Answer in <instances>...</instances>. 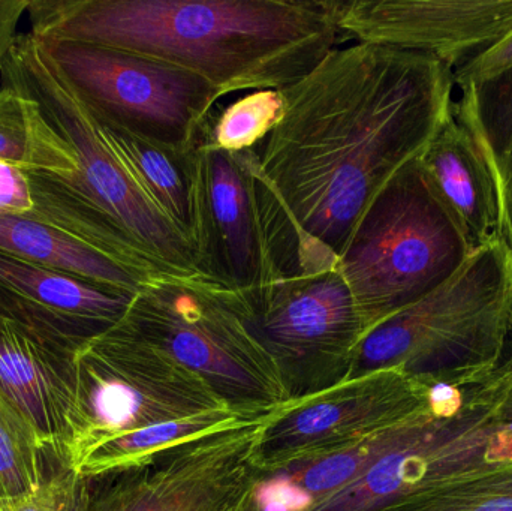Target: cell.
<instances>
[{
	"label": "cell",
	"mask_w": 512,
	"mask_h": 511,
	"mask_svg": "<svg viewBox=\"0 0 512 511\" xmlns=\"http://www.w3.org/2000/svg\"><path fill=\"white\" fill-rule=\"evenodd\" d=\"M96 119L105 140L144 194L173 222L174 227L194 248L192 150L188 155H180L162 149L99 116Z\"/></svg>",
	"instance_id": "ffe728a7"
},
{
	"label": "cell",
	"mask_w": 512,
	"mask_h": 511,
	"mask_svg": "<svg viewBox=\"0 0 512 511\" xmlns=\"http://www.w3.org/2000/svg\"><path fill=\"white\" fill-rule=\"evenodd\" d=\"M340 35L417 51L456 71L512 32V0H334Z\"/></svg>",
	"instance_id": "5bb4252c"
},
{
	"label": "cell",
	"mask_w": 512,
	"mask_h": 511,
	"mask_svg": "<svg viewBox=\"0 0 512 511\" xmlns=\"http://www.w3.org/2000/svg\"><path fill=\"white\" fill-rule=\"evenodd\" d=\"M194 249L204 278L234 293L301 272L297 230L259 170L255 149L191 152Z\"/></svg>",
	"instance_id": "9c48e42d"
},
{
	"label": "cell",
	"mask_w": 512,
	"mask_h": 511,
	"mask_svg": "<svg viewBox=\"0 0 512 511\" xmlns=\"http://www.w3.org/2000/svg\"><path fill=\"white\" fill-rule=\"evenodd\" d=\"M32 191L26 173L0 164V215H29Z\"/></svg>",
	"instance_id": "f1b7e54d"
},
{
	"label": "cell",
	"mask_w": 512,
	"mask_h": 511,
	"mask_svg": "<svg viewBox=\"0 0 512 511\" xmlns=\"http://www.w3.org/2000/svg\"><path fill=\"white\" fill-rule=\"evenodd\" d=\"M0 252L135 296L143 282L71 234L27 215H0Z\"/></svg>",
	"instance_id": "d6986e66"
},
{
	"label": "cell",
	"mask_w": 512,
	"mask_h": 511,
	"mask_svg": "<svg viewBox=\"0 0 512 511\" xmlns=\"http://www.w3.org/2000/svg\"><path fill=\"white\" fill-rule=\"evenodd\" d=\"M123 321L206 381L233 410L271 417L291 402L276 363L233 293L207 278L146 282Z\"/></svg>",
	"instance_id": "52a82bcc"
},
{
	"label": "cell",
	"mask_w": 512,
	"mask_h": 511,
	"mask_svg": "<svg viewBox=\"0 0 512 511\" xmlns=\"http://www.w3.org/2000/svg\"><path fill=\"white\" fill-rule=\"evenodd\" d=\"M283 111L280 90H256L231 102L212 120L206 141L230 152L252 150L267 137Z\"/></svg>",
	"instance_id": "484cf974"
},
{
	"label": "cell",
	"mask_w": 512,
	"mask_h": 511,
	"mask_svg": "<svg viewBox=\"0 0 512 511\" xmlns=\"http://www.w3.org/2000/svg\"><path fill=\"white\" fill-rule=\"evenodd\" d=\"M0 164L59 179L78 171L71 147L45 119L41 105L8 86H0Z\"/></svg>",
	"instance_id": "44dd1931"
},
{
	"label": "cell",
	"mask_w": 512,
	"mask_h": 511,
	"mask_svg": "<svg viewBox=\"0 0 512 511\" xmlns=\"http://www.w3.org/2000/svg\"><path fill=\"white\" fill-rule=\"evenodd\" d=\"M41 41L149 57L230 93L282 90L340 36L334 0H29Z\"/></svg>",
	"instance_id": "7a4b0ae2"
},
{
	"label": "cell",
	"mask_w": 512,
	"mask_h": 511,
	"mask_svg": "<svg viewBox=\"0 0 512 511\" xmlns=\"http://www.w3.org/2000/svg\"><path fill=\"white\" fill-rule=\"evenodd\" d=\"M511 317L512 249L496 236L444 284L367 333L351 378L381 369L429 383L490 374Z\"/></svg>",
	"instance_id": "277c9868"
},
{
	"label": "cell",
	"mask_w": 512,
	"mask_h": 511,
	"mask_svg": "<svg viewBox=\"0 0 512 511\" xmlns=\"http://www.w3.org/2000/svg\"><path fill=\"white\" fill-rule=\"evenodd\" d=\"M512 461V392L499 371L433 384L432 401L363 476L304 511H372Z\"/></svg>",
	"instance_id": "8992f818"
},
{
	"label": "cell",
	"mask_w": 512,
	"mask_h": 511,
	"mask_svg": "<svg viewBox=\"0 0 512 511\" xmlns=\"http://www.w3.org/2000/svg\"><path fill=\"white\" fill-rule=\"evenodd\" d=\"M132 297L0 252V317L71 353L116 326Z\"/></svg>",
	"instance_id": "9a60e30c"
},
{
	"label": "cell",
	"mask_w": 512,
	"mask_h": 511,
	"mask_svg": "<svg viewBox=\"0 0 512 511\" xmlns=\"http://www.w3.org/2000/svg\"><path fill=\"white\" fill-rule=\"evenodd\" d=\"M224 408L230 407L206 381L122 318L75 351L60 465L74 470L114 438Z\"/></svg>",
	"instance_id": "ba28073f"
},
{
	"label": "cell",
	"mask_w": 512,
	"mask_h": 511,
	"mask_svg": "<svg viewBox=\"0 0 512 511\" xmlns=\"http://www.w3.org/2000/svg\"><path fill=\"white\" fill-rule=\"evenodd\" d=\"M421 171L475 248L499 236V209L492 176L477 144L451 110L426 152Z\"/></svg>",
	"instance_id": "e0dca14e"
},
{
	"label": "cell",
	"mask_w": 512,
	"mask_h": 511,
	"mask_svg": "<svg viewBox=\"0 0 512 511\" xmlns=\"http://www.w3.org/2000/svg\"><path fill=\"white\" fill-rule=\"evenodd\" d=\"M256 480L254 441L224 429L87 479L83 511H230Z\"/></svg>",
	"instance_id": "7c38bea8"
},
{
	"label": "cell",
	"mask_w": 512,
	"mask_h": 511,
	"mask_svg": "<svg viewBox=\"0 0 512 511\" xmlns=\"http://www.w3.org/2000/svg\"><path fill=\"white\" fill-rule=\"evenodd\" d=\"M411 417L364 438L348 449L331 453L324 458L313 459V461L289 465L268 476L285 480L288 485L307 498L310 507L315 506L351 485L373 464H376L397 443Z\"/></svg>",
	"instance_id": "603a6c76"
},
{
	"label": "cell",
	"mask_w": 512,
	"mask_h": 511,
	"mask_svg": "<svg viewBox=\"0 0 512 511\" xmlns=\"http://www.w3.org/2000/svg\"><path fill=\"white\" fill-rule=\"evenodd\" d=\"M41 44L101 119L180 155L206 140L222 95L204 78L113 48Z\"/></svg>",
	"instance_id": "30bf717a"
},
{
	"label": "cell",
	"mask_w": 512,
	"mask_h": 511,
	"mask_svg": "<svg viewBox=\"0 0 512 511\" xmlns=\"http://www.w3.org/2000/svg\"><path fill=\"white\" fill-rule=\"evenodd\" d=\"M231 293L276 363L291 402L351 380L363 330L339 267Z\"/></svg>",
	"instance_id": "8fae6325"
},
{
	"label": "cell",
	"mask_w": 512,
	"mask_h": 511,
	"mask_svg": "<svg viewBox=\"0 0 512 511\" xmlns=\"http://www.w3.org/2000/svg\"><path fill=\"white\" fill-rule=\"evenodd\" d=\"M495 369L501 372V374L507 375L512 392V317L507 335H505L504 347H502L501 356H499L498 365H496Z\"/></svg>",
	"instance_id": "4dcf8cb0"
},
{
	"label": "cell",
	"mask_w": 512,
	"mask_h": 511,
	"mask_svg": "<svg viewBox=\"0 0 512 511\" xmlns=\"http://www.w3.org/2000/svg\"><path fill=\"white\" fill-rule=\"evenodd\" d=\"M87 479L59 465L29 494L0 500V511H83Z\"/></svg>",
	"instance_id": "4316f807"
},
{
	"label": "cell",
	"mask_w": 512,
	"mask_h": 511,
	"mask_svg": "<svg viewBox=\"0 0 512 511\" xmlns=\"http://www.w3.org/2000/svg\"><path fill=\"white\" fill-rule=\"evenodd\" d=\"M0 86L35 99L77 159L71 179L26 174L33 200L27 216L71 234L143 284L204 278L191 243L144 194L89 105L32 33H18L3 62Z\"/></svg>",
	"instance_id": "3957f363"
},
{
	"label": "cell",
	"mask_w": 512,
	"mask_h": 511,
	"mask_svg": "<svg viewBox=\"0 0 512 511\" xmlns=\"http://www.w3.org/2000/svg\"><path fill=\"white\" fill-rule=\"evenodd\" d=\"M418 161L375 198L339 258L363 338L450 279L475 251Z\"/></svg>",
	"instance_id": "5b68a950"
},
{
	"label": "cell",
	"mask_w": 512,
	"mask_h": 511,
	"mask_svg": "<svg viewBox=\"0 0 512 511\" xmlns=\"http://www.w3.org/2000/svg\"><path fill=\"white\" fill-rule=\"evenodd\" d=\"M255 486L230 511H262L258 497H256Z\"/></svg>",
	"instance_id": "1f68e13d"
},
{
	"label": "cell",
	"mask_w": 512,
	"mask_h": 511,
	"mask_svg": "<svg viewBox=\"0 0 512 511\" xmlns=\"http://www.w3.org/2000/svg\"><path fill=\"white\" fill-rule=\"evenodd\" d=\"M29 0H0V72L18 36V24L27 14Z\"/></svg>",
	"instance_id": "f546056e"
},
{
	"label": "cell",
	"mask_w": 512,
	"mask_h": 511,
	"mask_svg": "<svg viewBox=\"0 0 512 511\" xmlns=\"http://www.w3.org/2000/svg\"><path fill=\"white\" fill-rule=\"evenodd\" d=\"M74 354L0 317V395L59 461L74 384Z\"/></svg>",
	"instance_id": "2e32d148"
},
{
	"label": "cell",
	"mask_w": 512,
	"mask_h": 511,
	"mask_svg": "<svg viewBox=\"0 0 512 511\" xmlns=\"http://www.w3.org/2000/svg\"><path fill=\"white\" fill-rule=\"evenodd\" d=\"M454 90L435 57L366 42L334 47L280 90L282 114L255 153L297 230L304 272L339 267L370 204L447 122Z\"/></svg>",
	"instance_id": "6da1fadb"
},
{
	"label": "cell",
	"mask_w": 512,
	"mask_h": 511,
	"mask_svg": "<svg viewBox=\"0 0 512 511\" xmlns=\"http://www.w3.org/2000/svg\"><path fill=\"white\" fill-rule=\"evenodd\" d=\"M456 89L453 114L477 144L492 176L499 236L512 249V68Z\"/></svg>",
	"instance_id": "ac0fdd59"
},
{
	"label": "cell",
	"mask_w": 512,
	"mask_h": 511,
	"mask_svg": "<svg viewBox=\"0 0 512 511\" xmlns=\"http://www.w3.org/2000/svg\"><path fill=\"white\" fill-rule=\"evenodd\" d=\"M372 511H512V461L439 483Z\"/></svg>",
	"instance_id": "cb8c5ba5"
},
{
	"label": "cell",
	"mask_w": 512,
	"mask_h": 511,
	"mask_svg": "<svg viewBox=\"0 0 512 511\" xmlns=\"http://www.w3.org/2000/svg\"><path fill=\"white\" fill-rule=\"evenodd\" d=\"M264 419H270V417L248 416V414L240 413L233 408H224V410L212 411V413L159 423V425L140 429V431L107 441L98 449L93 450L72 471L81 479H95V477L134 467L168 447L177 446V444L186 443V441L213 434L222 429L248 425V423Z\"/></svg>",
	"instance_id": "7402d4cb"
},
{
	"label": "cell",
	"mask_w": 512,
	"mask_h": 511,
	"mask_svg": "<svg viewBox=\"0 0 512 511\" xmlns=\"http://www.w3.org/2000/svg\"><path fill=\"white\" fill-rule=\"evenodd\" d=\"M47 455L35 429L0 395V500L35 491Z\"/></svg>",
	"instance_id": "d4e9b609"
},
{
	"label": "cell",
	"mask_w": 512,
	"mask_h": 511,
	"mask_svg": "<svg viewBox=\"0 0 512 511\" xmlns=\"http://www.w3.org/2000/svg\"><path fill=\"white\" fill-rule=\"evenodd\" d=\"M433 384L400 369L351 378L271 417L258 444L262 477L324 458L403 422L432 401Z\"/></svg>",
	"instance_id": "4fadbf2b"
},
{
	"label": "cell",
	"mask_w": 512,
	"mask_h": 511,
	"mask_svg": "<svg viewBox=\"0 0 512 511\" xmlns=\"http://www.w3.org/2000/svg\"><path fill=\"white\" fill-rule=\"evenodd\" d=\"M512 68V32L453 72L454 86L486 80Z\"/></svg>",
	"instance_id": "83f0119b"
}]
</instances>
